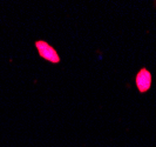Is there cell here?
I'll use <instances>...</instances> for the list:
<instances>
[{
  "label": "cell",
  "instance_id": "obj_1",
  "mask_svg": "<svg viewBox=\"0 0 156 147\" xmlns=\"http://www.w3.org/2000/svg\"><path fill=\"white\" fill-rule=\"evenodd\" d=\"M35 48L38 51V54L40 55V58H42L49 62H53V64L60 62V57L58 54V52L55 51V48L51 46L45 40L35 41Z\"/></svg>",
  "mask_w": 156,
  "mask_h": 147
},
{
  "label": "cell",
  "instance_id": "obj_2",
  "mask_svg": "<svg viewBox=\"0 0 156 147\" xmlns=\"http://www.w3.org/2000/svg\"><path fill=\"white\" fill-rule=\"evenodd\" d=\"M135 83L137 86V90L141 93L149 91L151 86V73L147 68H141L140 72L135 77Z\"/></svg>",
  "mask_w": 156,
  "mask_h": 147
}]
</instances>
